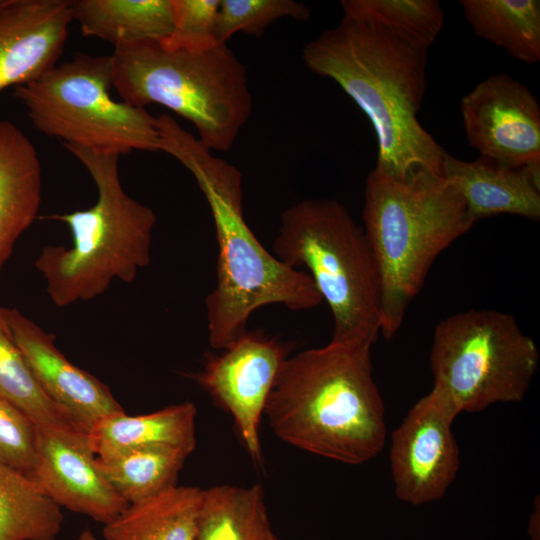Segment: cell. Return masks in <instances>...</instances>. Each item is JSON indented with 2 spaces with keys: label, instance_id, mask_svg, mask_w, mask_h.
Masks as SVG:
<instances>
[{
  "label": "cell",
  "instance_id": "obj_1",
  "mask_svg": "<svg viewBox=\"0 0 540 540\" xmlns=\"http://www.w3.org/2000/svg\"><path fill=\"white\" fill-rule=\"evenodd\" d=\"M427 52L347 15L302 49L306 67L336 82L365 113L378 143L375 169L398 179L423 170L442 175L447 154L418 120Z\"/></svg>",
  "mask_w": 540,
  "mask_h": 540
},
{
  "label": "cell",
  "instance_id": "obj_2",
  "mask_svg": "<svg viewBox=\"0 0 540 540\" xmlns=\"http://www.w3.org/2000/svg\"><path fill=\"white\" fill-rule=\"evenodd\" d=\"M159 151L180 162L195 178L212 214L218 244L217 279L205 299L209 343L223 350L245 334L257 309L281 304L308 310L322 297L306 271L270 253L243 213L242 174L216 157L167 114L158 116Z\"/></svg>",
  "mask_w": 540,
  "mask_h": 540
},
{
  "label": "cell",
  "instance_id": "obj_3",
  "mask_svg": "<svg viewBox=\"0 0 540 540\" xmlns=\"http://www.w3.org/2000/svg\"><path fill=\"white\" fill-rule=\"evenodd\" d=\"M370 350L330 341L289 356L264 411L274 434L344 464L375 458L385 445L387 427Z\"/></svg>",
  "mask_w": 540,
  "mask_h": 540
},
{
  "label": "cell",
  "instance_id": "obj_4",
  "mask_svg": "<svg viewBox=\"0 0 540 540\" xmlns=\"http://www.w3.org/2000/svg\"><path fill=\"white\" fill-rule=\"evenodd\" d=\"M363 223L380 280V334L389 340L436 258L474 222L442 175L423 170L398 179L374 168L365 183Z\"/></svg>",
  "mask_w": 540,
  "mask_h": 540
},
{
  "label": "cell",
  "instance_id": "obj_5",
  "mask_svg": "<svg viewBox=\"0 0 540 540\" xmlns=\"http://www.w3.org/2000/svg\"><path fill=\"white\" fill-rule=\"evenodd\" d=\"M64 147L86 168L98 196L88 209L47 217L65 223L72 235L69 247L45 246L35 262L50 299L58 307L94 299L116 279L133 282L151 261L156 223L154 211L124 191L120 155Z\"/></svg>",
  "mask_w": 540,
  "mask_h": 540
},
{
  "label": "cell",
  "instance_id": "obj_6",
  "mask_svg": "<svg viewBox=\"0 0 540 540\" xmlns=\"http://www.w3.org/2000/svg\"><path fill=\"white\" fill-rule=\"evenodd\" d=\"M110 56L122 101L170 109L193 124L211 151H229L250 118L247 69L226 44L193 52L149 40L114 47Z\"/></svg>",
  "mask_w": 540,
  "mask_h": 540
},
{
  "label": "cell",
  "instance_id": "obj_7",
  "mask_svg": "<svg viewBox=\"0 0 540 540\" xmlns=\"http://www.w3.org/2000/svg\"><path fill=\"white\" fill-rule=\"evenodd\" d=\"M273 255L308 270L332 313L331 341L372 346L380 334L379 275L363 228L342 203L305 199L284 210Z\"/></svg>",
  "mask_w": 540,
  "mask_h": 540
},
{
  "label": "cell",
  "instance_id": "obj_8",
  "mask_svg": "<svg viewBox=\"0 0 540 540\" xmlns=\"http://www.w3.org/2000/svg\"><path fill=\"white\" fill-rule=\"evenodd\" d=\"M111 56L77 53L14 87L33 126L63 145L118 155L159 151L158 119L111 97Z\"/></svg>",
  "mask_w": 540,
  "mask_h": 540
},
{
  "label": "cell",
  "instance_id": "obj_9",
  "mask_svg": "<svg viewBox=\"0 0 540 540\" xmlns=\"http://www.w3.org/2000/svg\"><path fill=\"white\" fill-rule=\"evenodd\" d=\"M432 389L458 413L523 400L538 370L533 338L511 314L470 309L441 320L430 350Z\"/></svg>",
  "mask_w": 540,
  "mask_h": 540
},
{
  "label": "cell",
  "instance_id": "obj_10",
  "mask_svg": "<svg viewBox=\"0 0 540 540\" xmlns=\"http://www.w3.org/2000/svg\"><path fill=\"white\" fill-rule=\"evenodd\" d=\"M220 351L208 354L203 368L191 376L232 416L251 460L263 466L259 425L290 346L262 331H247Z\"/></svg>",
  "mask_w": 540,
  "mask_h": 540
},
{
  "label": "cell",
  "instance_id": "obj_11",
  "mask_svg": "<svg viewBox=\"0 0 540 540\" xmlns=\"http://www.w3.org/2000/svg\"><path fill=\"white\" fill-rule=\"evenodd\" d=\"M458 415L445 398L431 389L394 430L389 461L399 500L419 506L445 495L460 467L452 430Z\"/></svg>",
  "mask_w": 540,
  "mask_h": 540
},
{
  "label": "cell",
  "instance_id": "obj_12",
  "mask_svg": "<svg viewBox=\"0 0 540 540\" xmlns=\"http://www.w3.org/2000/svg\"><path fill=\"white\" fill-rule=\"evenodd\" d=\"M469 145L510 168L540 161V106L521 82L501 73L479 82L461 100Z\"/></svg>",
  "mask_w": 540,
  "mask_h": 540
},
{
  "label": "cell",
  "instance_id": "obj_13",
  "mask_svg": "<svg viewBox=\"0 0 540 540\" xmlns=\"http://www.w3.org/2000/svg\"><path fill=\"white\" fill-rule=\"evenodd\" d=\"M96 458L88 433L71 424L38 426L36 483L59 507L105 525L129 504L104 477Z\"/></svg>",
  "mask_w": 540,
  "mask_h": 540
},
{
  "label": "cell",
  "instance_id": "obj_14",
  "mask_svg": "<svg viewBox=\"0 0 540 540\" xmlns=\"http://www.w3.org/2000/svg\"><path fill=\"white\" fill-rule=\"evenodd\" d=\"M1 311L41 389L70 424L88 433L101 420L125 412L108 386L59 351L54 334L16 309Z\"/></svg>",
  "mask_w": 540,
  "mask_h": 540
},
{
  "label": "cell",
  "instance_id": "obj_15",
  "mask_svg": "<svg viewBox=\"0 0 540 540\" xmlns=\"http://www.w3.org/2000/svg\"><path fill=\"white\" fill-rule=\"evenodd\" d=\"M72 21L70 0H0V92L55 66Z\"/></svg>",
  "mask_w": 540,
  "mask_h": 540
},
{
  "label": "cell",
  "instance_id": "obj_16",
  "mask_svg": "<svg viewBox=\"0 0 540 540\" xmlns=\"http://www.w3.org/2000/svg\"><path fill=\"white\" fill-rule=\"evenodd\" d=\"M442 176L457 188L474 223L501 214L540 218V161L510 168L482 156L465 161L447 153Z\"/></svg>",
  "mask_w": 540,
  "mask_h": 540
},
{
  "label": "cell",
  "instance_id": "obj_17",
  "mask_svg": "<svg viewBox=\"0 0 540 540\" xmlns=\"http://www.w3.org/2000/svg\"><path fill=\"white\" fill-rule=\"evenodd\" d=\"M41 191L35 146L14 123L0 121V271L17 239L36 219Z\"/></svg>",
  "mask_w": 540,
  "mask_h": 540
},
{
  "label": "cell",
  "instance_id": "obj_18",
  "mask_svg": "<svg viewBox=\"0 0 540 540\" xmlns=\"http://www.w3.org/2000/svg\"><path fill=\"white\" fill-rule=\"evenodd\" d=\"M196 415L197 408L190 401L143 415L115 414L88 432L89 444L100 459L150 446H172L192 453L196 448Z\"/></svg>",
  "mask_w": 540,
  "mask_h": 540
},
{
  "label": "cell",
  "instance_id": "obj_19",
  "mask_svg": "<svg viewBox=\"0 0 540 540\" xmlns=\"http://www.w3.org/2000/svg\"><path fill=\"white\" fill-rule=\"evenodd\" d=\"M70 8L83 35L114 47L162 41L174 24L172 0H70Z\"/></svg>",
  "mask_w": 540,
  "mask_h": 540
},
{
  "label": "cell",
  "instance_id": "obj_20",
  "mask_svg": "<svg viewBox=\"0 0 540 540\" xmlns=\"http://www.w3.org/2000/svg\"><path fill=\"white\" fill-rule=\"evenodd\" d=\"M204 489L175 485L130 504L104 525L105 540H195Z\"/></svg>",
  "mask_w": 540,
  "mask_h": 540
},
{
  "label": "cell",
  "instance_id": "obj_21",
  "mask_svg": "<svg viewBox=\"0 0 540 540\" xmlns=\"http://www.w3.org/2000/svg\"><path fill=\"white\" fill-rule=\"evenodd\" d=\"M195 540H280L268 515L263 486L204 489Z\"/></svg>",
  "mask_w": 540,
  "mask_h": 540
},
{
  "label": "cell",
  "instance_id": "obj_22",
  "mask_svg": "<svg viewBox=\"0 0 540 540\" xmlns=\"http://www.w3.org/2000/svg\"><path fill=\"white\" fill-rule=\"evenodd\" d=\"M466 21L474 33L519 61L540 60V1L461 0Z\"/></svg>",
  "mask_w": 540,
  "mask_h": 540
},
{
  "label": "cell",
  "instance_id": "obj_23",
  "mask_svg": "<svg viewBox=\"0 0 540 540\" xmlns=\"http://www.w3.org/2000/svg\"><path fill=\"white\" fill-rule=\"evenodd\" d=\"M63 520L36 481L0 463V540H56Z\"/></svg>",
  "mask_w": 540,
  "mask_h": 540
},
{
  "label": "cell",
  "instance_id": "obj_24",
  "mask_svg": "<svg viewBox=\"0 0 540 540\" xmlns=\"http://www.w3.org/2000/svg\"><path fill=\"white\" fill-rule=\"evenodd\" d=\"M187 450L172 446H150L130 450L109 459L96 458L97 465L113 489L129 505L177 485Z\"/></svg>",
  "mask_w": 540,
  "mask_h": 540
},
{
  "label": "cell",
  "instance_id": "obj_25",
  "mask_svg": "<svg viewBox=\"0 0 540 540\" xmlns=\"http://www.w3.org/2000/svg\"><path fill=\"white\" fill-rule=\"evenodd\" d=\"M343 15L385 29L418 49L427 50L443 28L437 0H342Z\"/></svg>",
  "mask_w": 540,
  "mask_h": 540
},
{
  "label": "cell",
  "instance_id": "obj_26",
  "mask_svg": "<svg viewBox=\"0 0 540 540\" xmlns=\"http://www.w3.org/2000/svg\"><path fill=\"white\" fill-rule=\"evenodd\" d=\"M0 398L22 410L38 426L70 424L38 384L12 337L1 308Z\"/></svg>",
  "mask_w": 540,
  "mask_h": 540
},
{
  "label": "cell",
  "instance_id": "obj_27",
  "mask_svg": "<svg viewBox=\"0 0 540 540\" xmlns=\"http://www.w3.org/2000/svg\"><path fill=\"white\" fill-rule=\"evenodd\" d=\"M310 16V9L294 0H220L217 40L226 44L236 32L261 38L281 18L307 21Z\"/></svg>",
  "mask_w": 540,
  "mask_h": 540
},
{
  "label": "cell",
  "instance_id": "obj_28",
  "mask_svg": "<svg viewBox=\"0 0 540 540\" xmlns=\"http://www.w3.org/2000/svg\"><path fill=\"white\" fill-rule=\"evenodd\" d=\"M174 24L171 34L160 41L168 49L193 52L209 50L217 40L220 0H172Z\"/></svg>",
  "mask_w": 540,
  "mask_h": 540
},
{
  "label": "cell",
  "instance_id": "obj_29",
  "mask_svg": "<svg viewBox=\"0 0 540 540\" xmlns=\"http://www.w3.org/2000/svg\"><path fill=\"white\" fill-rule=\"evenodd\" d=\"M37 462L38 425L0 398V463L34 480Z\"/></svg>",
  "mask_w": 540,
  "mask_h": 540
},
{
  "label": "cell",
  "instance_id": "obj_30",
  "mask_svg": "<svg viewBox=\"0 0 540 540\" xmlns=\"http://www.w3.org/2000/svg\"><path fill=\"white\" fill-rule=\"evenodd\" d=\"M535 509L531 513L528 521V535L531 540H540V504L539 496H537V503L534 504Z\"/></svg>",
  "mask_w": 540,
  "mask_h": 540
},
{
  "label": "cell",
  "instance_id": "obj_31",
  "mask_svg": "<svg viewBox=\"0 0 540 540\" xmlns=\"http://www.w3.org/2000/svg\"><path fill=\"white\" fill-rule=\"evenodd\" d=\"M77 540H98V539L89 528H86L82 530Z\"/></svg>",
  "mask_w": 540,
  "mask_h": 540
}]
</instances>
